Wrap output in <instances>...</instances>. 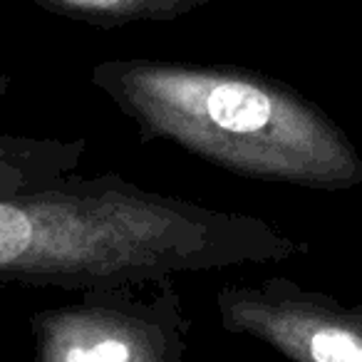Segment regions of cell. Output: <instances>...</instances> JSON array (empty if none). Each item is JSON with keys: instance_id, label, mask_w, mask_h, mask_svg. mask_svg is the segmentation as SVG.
<instances>
[{"instance_id": "277c9868", "label": "cell", "mask_w": 362, "mask_h": 362, "mask_svg": "<svg viewBox=\"0 0 362 362\" xmlns=\"http://www.w3.org/2000/svg\"><path fill=\"white\" fill-rule=\"evenodd\" d=\"M11 87V77L0 72V100ZM85 139H35L0 134V197L35 192L60 184L77 171L85 154Z\"/></svg>"}, {"instance_id": "7a4b0ae2", "label": "cell", "mask_w": 362, "mask_h": 362, "mask_svg": "<svg viewBox=\"0 0 362 362\" xmlns=\"http://www.w3.org/2000/svg\"><path fill=\"white\" fill-rule=\"evenodd\" d=\"M92 85L139 127L144 141H171L233 174L305 169L315 124L305 107L261 72L115 57L92 67Z\"/></svg>"}, {"instance_id": "5b68a950", "label": "cell", "mask_w": 362, "mask_h": 362, "mask_svg": "<svg viewBox=\"0 0 362 362\" xmlns=\"http://www.w3.org/2000/svg\"><path fill=\"white\" fill-rule=\"evenodd\" d=\"M47 13L112 30L129 23H171L214 0H30Z\"/></svg>"}, {"instance_id": "6da1fadb", "label": "cell", "mask_w": 362, "mask_h": 362, "mask_svg": "<svg viewBox=\"0 0 362 362\" xmlns=\"http://www.w3.org/2000/svg\"><path fill=\"white\" fill-rule=\"evenodd\" d=\"M273 251L253 218L146 192L119 171L0 197V286L80 293L226 271Z\"/></svg>"}, {"instance_id": "3957f363", "label": "cell", "mask_w": 362, "mask_h": 362, "mask_svg": "<svg viewBox=\"0 0 362 362\" xmlns=\"http://www.w3.org/2000/svg\"><path fill=\"white\" fill-rule=\"evenodd\" d=\"M189 325L174 276L90 288L33 313V362H184Z\"/></svg>"}]
</instances>
